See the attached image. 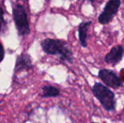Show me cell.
I'll return each mask as SVG.
<instances>
[{
  "instance_id": "1",
  "label": "cell",
  "mask_w": 124,
  "mask_h": 123,
  "mask_svg": "<svg viewBox=\"0 0 124 123\" xmlns=\"http://www.w3.org/2000/svg\"><path fill=\"white\" fill-rule=\"evenodd\" d=\"M41 46L46 54L58 56L62 62L70 64L73 62V52L66 41L60 39L46 38L41 42Z\"/></svg>"
},
{
  "instance_id": "2",
  "label": "cell",
  "mask_w": 124,
  "mask_h": 123,
  "mask_svg": "<svg viewBox=\"0 0 124 123\" xmlns=\"http://www.w3.org/2000/svg\"><path fill=\"white\" fill-rule=\"evenodd\" d=\"M92 91L106 111L111 112L116 109L115 94L107 86L101 83H96L92 87Z\"/></svg>"
},
{
  "instance_id": "3",
  "label": "cell",
  "mask_w": 124,
  "mask_h": 123,
  "mask_svg": "<svg viewBox=\"0 0 124 123\" xmlns=\"http://www.w3.org/2000/svg\"><path fill=\"white\" fill-rule=\"evenodd\" d=\"M12 15L15 25L19 36H25L30 34V25L28 14L23 6L15 4L12 8Z\"/></svg>"
},
{
  "instance_id": "4",
  "label": "cell",
  "mask_w": 124,
  "mask_h": 123,
  "mask_svg": "<svg viewBox=\"0 0 124 123\" xmlns=\"http://www.w3.org/2000/svg\"><path fill=\"white\" fill-rule=\"evenodd\" d=\"M121 4V0H109L98 17L99 22L102 25L109 23L118 13Z\"/></svg>"
},
{
  "instance_id": "5",
  "label": "cell",
  "mask_w": 124,
  "mask_h": 123,
  "mask_svg": "<svg viewBox=\"0 0 124 123\" xmlns=\"http://www.w3.org/2000/svg\"><path fill=\"white\" fill-rule=\"evenodd\" d=\"M99 78L105 83L108 87L117 89L123 86L121 78L112 70L102 69L99 71Z\"/></svg>"
},
{
  "instance_id": "6",
  "label": "cell",
  "mask_w": 124,
  "mask_h": 123,
  "mask_svg": "<svg viewBox=\"0 0 124 123\" xmlns=\"http://www.w3.org/2000/svg\"><path fill=\"white\" fill-rule=\"evenodd\" d=\"M33 68V63L31 56L27 53H22L17 57L15 72H18L20 71H28Z\"/></svg>"
},
{
  "instance_id": "7",
  "label": "cell",
  "mask_w": 124,
  "mask_h": 123,
  "mask_svg": "<svg viewBox=\"0 0 124 123\" xmlns=\"http://www.w3.org/2000/svg\"><path fill=\"white\" fill-rule=\"evenodd\" d=\"M124 54V49L122 46H116L113 47L109 53L106 54L105 57V61L112 65H116L123 58Z\"/></svg>"
},
{
  "instance_id": "8",
  "label": "cell",
  "mask_w": 124,
  "mask_h": 123,
  "mask_svg": "<svg viewBox=\"0 0 124 123\" xmlns=\"http://www.w3.org/2000/svg\"><path fill=\"white\" fill-rule=\"evenodd\" d=\"M92 24V21H86L82 22L80 23L78 28V38L80 41V44L81 46L86 48L87 46V32L89 26Z\"/></svg>"
},
{
  "instance_id": "9",
  "label": "cell",
  "mask_w": 124,
  "mask_h": 123,
  "mask_svg": "<svg viewBox=\"0 0 124 123\" xmlns=\"http://www.w3.org/2000/svg\"><path fill=\"white\" fill-rule=\"evenodd\" d=\"M41 91L42 98H54L57 97L60 94V89L53 86H44L42 87Z\"/></svg>"
},
{
  "instance_id": "10",
  "label": "cell",
  "mask_w": 124,
  "mask_h": 123,
  "mask_svg": "<svg viewBox=\"0 0 124 123\" xmlns=\"http://www.w3.org/2000/svg\"><path fill=\"white\" fill-rule=\"evenodd\" d=\"M7 30V23L4 17V10L0 6V35H5L6 30Z\"/></svg>"
},
{
  "instance_id": "11",
  "label": "cell",
  "mask_w": 124,
  "mask_h": 123,
  "mask_svg": "<svg viewBox=\"0 0 124 123\" xmlns=\"http://www.w3.org/2000/svg\"><path fill=\"white\" fill-rule=\"evenodd\" d=\"M4 58V49L1 43L0 42V63L3 61Z\"/></svg>"
},
{
  "instance_id": "12",
  "label": "cell",
  "mask_w": 124,
  "mask_h": 123,
  "mask_svg": "<svg viewBox=\"0 0 124 123\" xmlns=\"http://www.w3.org/2000/svg\"><path fill=\"white\" fill-rule=\"evenodd\" d=\"M89 1H90V3H92V4H93L94 1H95V0H89Z\"/></svg>"
},
{
  "instance_id": "13",
  "label": "cell",
  "mask_w": 124,
  "mask_h": 123,
  "mask_svg": "<svg viewBox=\"0 0 124 123\" xmlns=\"http://www.w3.org/2000/svg\"></svg>"
}]
</instances>
